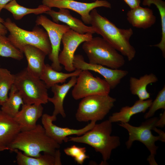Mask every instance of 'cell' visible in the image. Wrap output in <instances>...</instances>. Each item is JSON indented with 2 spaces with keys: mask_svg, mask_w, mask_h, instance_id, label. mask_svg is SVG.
<instances>
[{
  "mask_svg": "<svg viewBox=\"0 0 165 165\" xmlns=\"http://www.w3.org/2000/svg\"><path fill=\"white\" fill-rule=\"evenodd\" d=\"M142 5L151 6L154 5L158 9L161 18V38L160 42L152 46L159 48L162 52L164 58L165 57V2L162 0H143Z\"/></svg>",
  "mask_w": 165,
  "mask_h": 165,
  "instance_id": "4316f807",
  "label": "cell"
},
{
  "mask_svg": "<svg viewBox=\"0 0 165 165\" xmlns=\"http://www.w3.org/2000/svg\"><path fill=\"white\" fill-rule=\"evenodd\" d=\"M90 24L95 33L100 35L129 61L134 57L136 50L130 43V40L133 31L131 28H118L105 17L101 16L95 8L90 13Z\"/></svg>",
  "mask_w": 165,
  "mask_h": 165,
  "instance_id": "6da1fadb",
  "label": "cell"
},
{
  "mask_svg": "<svg viewBox=\"0 0 165 165\" xmlns=\"http://www.w3.org/2000/svg\"><path fill=\"white\" fill-rule=\"evenodd\" d=\"M77 77L72 92L75 100L95 94H109L111 90L105 80L94 77L88 70H82Z\"/></svg>",
  "mask_w": 165,
  "mask_h": 165,
  "instance_id": "9c48e42d",
  "label": "cell"
},
{
  "mask_svg": "<svg viewBox=\"0 0 165 165\" xmlns=\"http://www.w3.org/2000/svg\"><path fill=\"white\" fill-rule=\"evenodd\" d=\"M4 24L9 32L8 38L17 48L21 52L25 46L30 45L39 49L47 55L51 52V43L47 32L38 27L32 31H28L19 27L9 18L4 21Z\"/></svg>",
  "mask_w": 165,
  "mask_h": 165,
  "instance_id": "5b68a950",
  "label": "cell"
},
{
  "mask_svg": "<svg viewBox=\"0 0 165 165\" xmlns=\"http://www.w3.org/2000/svg\"><path fill=\"white\" fill-rule=\"evenodd\" d=\"M13 152L16 154V159L19 165H61V152L58 149L55 154L44 152L37 157H31L24 154L18 149Z\"/></svg>",
  "mask_w": 165,
  "mask_h": 165,
  "instance_id": "d6986e66",
  "label": "cell"
},
{
  "mask_svg": "<svg viewBox=\"0 0 165 165\" xmlns=\"http://www.w3.org/2000/svg\"><path fill=\"white\" fill-rule=\"evenodd\" d=\"M82 71L76 69L73 72L65 73L55 70L51 65L46 64L39 78L44 82L47 88H49L55 84L65 82L68 78L74 76L77 77Z\"/></svg>",
  "mask_w": 165,
  "mask_h": 165,
  "instance_id": "cb8c5ba5",
  "label": "cell"
},
{
  "mask_svg": "<svg viewBox=\"0 0 165 165\" xmlns=\"http://www.w3.org/2000/svg\"><path fill=\"white\" fill-rule=\"evenodd\" d=\"M4 20L0 17V35H5L8 32V30L4 24Z\"/></svg>",
  "mask_w": 165,
  "mask_h": 165,
  "instance_id": "836d02e7",
  "label": "cell"
},
{
  "mask_svg": "<svg viewBox=\"0 0 165 165\" xmlns=\"http://www.w3.org/2000/svg\"><path fill=\"white\" fill-rule=\"evenodd\" d=\"M3 9L10 12L16 20H20L25 16L30 14L38 15L45 13L51 9V8L43 4L40 5L35 8L25 7L20 5L16 0H13L7 3Z\"/></svg>",
  "mask_w": 165,
  "mask_h": 165,
  "instance_id": "d4e9b609",
  "label": "cell"
},
{
  "mask_svg": "<svg viewBox=\"0 0 165 165\" xmlns=\"http://www.w3.org/2000/svg\"><path fill=\"white\" fill-rule=\"evenodd\" d=\"M35 23L37 25L42 26L46 30L51 43L52 50L48 55L52 62L51 65L55 70L61 72L62 67L60 63L58 57L60 51V44L64 34L70 29L67 25L61 24L51 21L46 16H38Z\"/></svg>",
  "mask_w": 165,
  "mask_h": 165,
  "instance_id": "30bf717a",
  "label": "cell"
},
{
  "mask_svg": "<svg viewBox=\"0 0 165 165\" xmlns=\"http://www.w3.org/2000/svg\"><path fill=\"white\" fill-rule=\"evenodd\" d=\"M13 0H0V13L4 6Z\"/></svg>",
  "mask_w": 165,
  "mask_h": 165,
  "instance_id": "d590c367",
  "label": "cell"
},
{
  "mask_svg": "<svg viewBox=\"0 0 165 165\" xmlns=\"http://www.w3.org/2000/svg\"><path fill=\"white\" fill-rule=\"evenodd\" d=\"M0 56L10 57L18 60L23 58V53L15 47L8 37L0 35Z\"/></svg>",
  "mask_w": 165,
  "mask_h": 165,
  "instance_id": "f1b7e54d",
  "label": "cell"
},
{
  "mask_svg": "<svg viewBox=\"0 0 165 165\" xmlns=\"http://www.w3.org/2000/svg\"><path fill=\"white\" fill-rule=\"evenodd\" d=\"M64 152L66 154L73 158L78 164L82 165L85 160L89 156L86 153L85 147H81L73 145L65 148Z\"/></svg>",
  "mask_w": 165,
  "mask_h": 165,
  "instance_id": "4dcf8cb0",
  "label": "cell"
},
{
  "mask_svg": "<svg viewBox=\"0 0 165 165\" xmlns=\"http://www.w3.org/2000/svg\"><path fill=\"white\" fill-rule=\"evenodd\" d=\"M22 52L24 54L28 62L26 68L28 70L39 78L45 65L44 61L46 54L37 47L30 45L24 46Z\"/></svg>",
  "mask_w": 165,
  "mask_h": 165,
  "instance_id": "ffe728a7",
  "label": "cell"
},
{
  "mask_svg": "<svg viewBox=\"0 0 165 165\" xmlns=\"http://www.w3.org/2000/svg\"><path fill=\"white\" fill-rule=\"evenodd\" d=\"M127 15L128 22L133 27L138 28H148L154 25L156 21L152 9L140 6L130 9Z\"/></svg>",
  "mask_w": 165,
  "mask_h": 165,
  "instance_id": "44dd1931",
  "label": "cell"
},
{
  "mask_svg": "<svg viewBox=\"0 0 165 165\" xmlns=\"http://www.w3.org/2000/svg\"></svg>",
  "mask_w": 165,
  "mask_h": 165,
  "instance_id": "74e56055",
  "label": "cell"
},
{
  "mask_svg": "<svg viewBox=\"0 0 165 165\" xmlns=\"http://www.w3.org/2000/svg\"><path fill=\"white\" fill-rule=\"evenodd\" d=\"M60 147L47 135L43 126L39 124L32 129L21 131L8 146L11 151L18 149L31 157L38 156L42 152L55 154Z\"/></svg>",
  "mask_w": 165,
  "mask_h": 165,
  "instance_id": "7a4b0ae2",
  "label": "cell"
},
{
  "mask_svg": "<svg viewBox=\"0 0 165 165\" xmlns=\"http://www.w3.org/2000/svg\"><path fill=\"white\" fill-rule=\"evenodd\" d=\"M112 123L107 120L94 125L90 130L82 135L68 137V141L86 144L100 153L102 156L101 165H106L110 159L112 151L120 145V138L111 136Z\"/></svg>",
  "mask_w": 165,
  "mask_h": 165,
  "instance_id": "3957f363",
  "label": "cell"
},
{
  "mask_svg": "<svg viewBox=\"0 0 165 165\" xmlns=\"http://www.w3.org/2000/svg\"><path fill=\"white\" fill-rule=\"evenodd\" d=\"M153 130L157 132L159 134V135L161 137L163 141L164 142L165 141V133L163 131L160 129H158L156 127H154Z\"/></svg>",
  "mask_w": 165,
  "mask_h": 165,
  "instance_id": "e575fe53",
  "label": "cell"
},
{
  "mask_svg": "<svg viewBox=\"0 0 165 165\" xmlns=\"http://www.w3.org/2000/svg\"><path fill=\"white\" fill-rule=\"evenodd\" d=\"M73 65L75 69L90 70L99 74L105 78L111 89L116 88L128 73L127 70L112 69L101 65L87 63L84 61L83 57L79 54L75 55Z\"/></svg>",
  "mask_w": 165,
  "mask_h": 165,
  "instance_id": "5bb4252c",
  "label": "cell"
},
{
  "mask_svg": "<svg viewBox=\"0 0 165 165\" xmlns=\"http://www.w3.org/2000/svg\"><path fill=\"white\" fill-rule=\"evenodd\" d=\"M158 81L153 73L146 74L139 79L131 77L129 79L130 90L132 94L138 96L139 99L145 100L150 98V94L147 89L148 85Z\"/></svg>",
  "mask_w": 165,
  "mask_h": 165,
  "instance_id": "603a6c76",
  "label": "cell"
},
{
  "mask_svg": "<svg viewBox=\"0 0 165 165\" xmlns=\"http://www.w3.org/2000/svg\"><path fill=\"white\" fill-rule=\"evenodd\" d=\"M24 104L21 96L13 84L10 90L8 99L1 106V109L14 117L19 111L20 106Z\"/></svg>",
  "mask_w": 165,
  "mask_h": 165,
  "instance_id": "484cf974",
  "label": "cell"
},
{
  "mask_svg": "<svg viewBox=\"0 0 165 165\" xmlns=\"http://www.w3.org/2000/svg\"><path fill=\"white\" fill-rule=\"evenodd\" d=\"M7 150H9L8 147L0 145V152Z\"/></svg>",
  "mask_w": 165,
  "mask_h": 165,
  "instance_id": "8d00e7d4",
  "label": "cell"
},
{
  "mask_svg": "<svg viewBox=\"0 0 165 165\" xmlns=\"http://www.w3.org/2000/svg\"><path fill=\"white\" fill-rule=\"evenodd\" d=\"M123 0L129 6L130 9H134L140 6L141 0Z\"/></svg>",
  "mask_w": 165,
  "mask_h": 165,
  "instance_id": "1f68e13d",
  "label": "cell"
},
{
  "mask_svg": "<svg viewBox=\"0 0 165 165\" xmlns=\"http://www.w3.org/2000/svg\"><path fill=\"white\" fill-rule=\"evenodd\" d=\"M42 105L28 104L22 105L21 109L14 117L19 125L21 131L32 129L37 126V122L43 115Z\"/></svg>",
  "mask_w": 165,
  "mask_h": 165,
  "instance_id": "9a60e30c",
  "label": "cell"
},
{
  "mask_svg": "<svg viewBox=\"0 0 165 165\" xmlns=\"http://www.w3.org/2000/svg\"><path fill=\"white\" fill-rule=\"evenodd\" d=\"M42 4L50 7L64 8L72 10L79 14L83 22L90 24V13L94 9L98 7L111 8L110 3L105 0H96L90 3L81 2L74 0H42Z\"/></svg>",
  "mask_w": 165,
  "mask_h": 165,
  "instance_id": "7c38bea8",
  "label": "cell"
},
{
  "mask_svg": "<svg viewBox=\"0 0 165 165\" xmlns=\"http://www.w3.org/2000/svg\"><path fill=\"white\" fill-rule=\"evenodd\" d=\"M116 98L109 94H95L82 98L75 115L80 122L97 121L103 119L113 108Z\"/></svg>",
  "mask_w": 165,
  "mask_h": 165,
  "instance_id": "ba28073f",
  "label": "cell"
},
{
  "mask_svg": "<svg viewBox=\"0 0 165 165\" xmlns=\"http://www.w3.org/2000/svg\"><path fill=\"white\" fill-rule=\"evenodd\" d=\"M15 80V75L7 69L0 68V105H2L8 97V92Z\"/></svg>",
  "mask_w": 165,
  "mask_h": 165,
  "instance_id": "83f0119b",
  "label": "cell"
},
{
  "mask_svg": "<svg viewBox=\"0 0 165 165\" xmlns=\"http://www.w3.org/2000/svg\"><path fill=\"white\" fill-rule=\"evenodd\" d=\"M152 101L150 98L145 100L139 99L132 106L123 107L119 112L113 113L109 116L108 119L112 123H128L133 115L145 112L150 107Z\"/></svg>",
  "mask_w": 165,
  "mask_h": 165,
  "instance_id": "7402d4cb",
  "label": "cell"
},
{
  "mask_svg": "<svg viewBox=\"0 0 165 165\" xmlns=\"http://www.w3.org/2000/svg\"><path fill=\"white\" fill-rule=\"evenodd\" d=\"M149 110L144 116V118L148 119L152 117L155 112L160 109H165V86L158 92L154 101H152Z\"/></svg>",
  "mask_w": 165,
  "mask_h": 165,
  "instance_id": "f546056e",
  "label": "cell"
},
{
  "mask_svg": "<svg viewBox=\"0 0 165 165\" xmlns=\"http://www.w3.org/2000/svg\"><path fill=\"white\" fill-rule=\"evenodd\" d=\"M20 131V127L14 117L0 109V145L8 147Z\"/></svg>",
  "mask_w": 165,
  "mask_h": 165,
  "instance_id": "e0dca14e",
  "label": "cell"
},
{
  "mask_svg": "<svg viewBox=\"0 0 165 165\" xmlns=\"http://www.w3.org/2000/svg\"><path fill=\"white\" fill-rule=\"evenodd\" d=\"M82 48L90 63L112 69H119L125 64L123 56L103 38L92 37L83 42Z\"/></svg>",
  "mask_w": 165,
  "mask_h": 165,
  "instance_id": "277c9868",
  "label": "cell"
},
{
  "mask_svg": "<svg viewBox=\"0 0 165 165\" xmlns=\"http://www.w3.org/2000/svg\"><path fill=\"white\" fill-rule=\"evenodd\" d=\"M14 85L21 96L24 104H45L48 102L47 88L39 77L25 68L15 75Z\"/></svg>",
  "mask_w": 165,
  "mask_h": 165,
  "instance_id": "8992f818",
  "label": "cell"
},
{
  "mask_svg": "<svg viewBox=\"0 0 165 165\" xmlns=\"http://www.w3.org/2000/svg\"><path fill=\"white\" fill-rule=\"evenodd\" d=\"M147 119L138 127L132 126L128 123H120L118 124L128 132L129 138L126 142L127 148H130L135 141L141 142L145 145L150 152L147 159L149 164L157 165L155 156L158 147L156 145L155 142L158 141L165 142L159 135L155 136L152 134V130L156 127V123L158 118L154 117Z\"/></svg>",
  "mask_w": 165,
  "mask_h": 165,
  "instance_id": "52a82bcc",
  "label": "cell"
},
{
  "mask_svg": "<svg viewBox=\"0 0 165 165\" xmlns=\"http://www.w3.org/2000/svg\"><path fill=\"white\" fill-rule=\"evenodd\" d=\"M56 119V116L44 114L42 116V123L47 135L59 145L68 142V137L70 135H82L91 129L96 123L95 121H91L83 128L76 129L57 126L53 123Z\"/></svg>",
  "mask_w": 165,
  "mask_h": 165,
  "instance_id": "4fadbf2b",
  "label": "cell"
},
{
  "mask_svg": "<svg viewBox=\"0 0 165 165\" xmlns=\"http://www.w3.org/2000/svg\"><path fill=\"white\" fill-rule=\"evenodd\" d=\"M52 18L53 21L58 23L59 21L63 22L68 26L70 28L81 34L95 33L91 26H87L79 19L73 17L68 9L61 8L57 12L50 10L45 13Z\"/></svg>",
  "mask_w": 165,
  "mask_h": 165,
  "instance_id": "2e32d148",
  "label": "cell"
},
{
  "mask_svg": "<svg viewBox=\"0 0 165 165\" xmlns=\"http://www.w3.org/2000/svg\"><path fill=\"white\" fill-rule=\"evenodd\" d=\"M165 125V112L164 110L161 115L160 118L157 120L156 123V127H163Z\"/></svg>",
  "mask_w": 165,
  "mask_h": 165,
  "instance_id": "d6a6232c",
  "label": "cell"
},
{
  "mask_svg": "<svg viewBox=\"0 0 165 165\" xmlns=\"http://www.w3.org/2000/svg\"><path fill=\"white\" fill-rule=\"evenodd\" d=\"M92 35L90 33L80 34L71 29L64 34L61 39L63 48L59 54L58 60L67 71L72 72L75 70L73 65L75 51L81 43L91 39Z\"/></svg>",
  "mask_w": 165,
  "mask_h": 165,
  "instance_id": "8fae6325",
  "label": "cell"
},
{
  "mask_svg": "<svg viewBox=\"0 0 165 165\" xmlns=\"http://www.w3.org/2000/svg\"><path fill=\"white\" fill-rule=\"evenodd\" d=\"M77 79V76H72L67 83L61 85L55 84L51 87L53 96L52 97H49L48 101L52 103L54 106L53 115L57 117L60 114L63 117H66L63 106L64 100L69 90L76 83Z\"/></svg>",
  "mask_w": 165,
  "mask_h": 165,
  "instance_id": "ac0fdd59",
  "label": "cell"
}]
</instances>
